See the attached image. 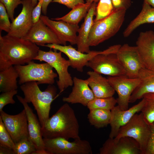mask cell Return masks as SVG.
I'll return each mask as SVG.
<instances>
[{"instance_id":"obj_1","label":"cell","mask_w":154,"mask_h":154,"mask_svg":"<svg viewBox=\"0 0 154 154\" xmlns=\"http://www.w3.org/2000/svg\"><path fill=\"white\" fill-rule=\"evenodd\" d=\"M0 33V71L13 65H23L34 60L39 48L22 38Z\"/></svg>"},{"instance_id":"obj_2","label":"cell","mask_w":154,"mask_h":154,"mask_svg":"<svg viewBox=\"0 0 154 154\" xmlns=\"http://www.w3.org/2000/svg\"><path fill=\"white\" fill-rule=\"evenodd\" d=\"M43 138H80L79 125L75 112L67 103L61 106L41 127Z\"/></svg>"},{"instance_id":"obj_3","label":"cell","mask_w":154,"mask_h":154,"mask_svg":"<svg viewBox=\"0 0 154 154\" xmlns=\"http://www.w3.org/2000/svg\"><path fill=\"white\" fill-rule=\"evenodd\" d=\"M25 101L31 103L36 111L41 127L49 117L51 105L57 97V89L52 85H49L44 91L40 89L36 81H31L21 85Z\"/></svg>"},{"instance_id":"obj_4","label":"cell","mask_w":154,"mask_h":154,"mask_svg":"<svg viewBox=\"0 0 154 154\" xmlns=\"http://www.w3.org/2000/svg\"><path fill=\"white\" fill-rule=\"evenodd\" d=\"M126 11L114 9L106 17L94 21L88 37L89 46H97L115 35L123 24Z\"/></svg>"},{"instance_id":"obj_5","label":"cell","mask_w":154,"mask_h":154,"mask_svg":"<svg viewBox=\"0 0 154 154\" xmlns=\"http://www.w3.org/2000/svg\"><path fill=\"white\" fill-rule=\"evenodd\" d=\"M19 75V84L22 85L31 81H36L38 85H53L57 74L48 63L39 64L32 61L25 65L14 66Z\"/></svg>"},{"instance_id":"obj_6","label":"cell","mask_w":154,"mask_h":154,"mask_svg":"<svg viewBox=\"0 0 154 154\" xmlns=\"http://www.w3.org/2000/svg\"><path fill=\"white\" fill-rule=\"evenodd\" d=\"M150 134L149 125L141 112L135 114L127 123L121 127L114 139L117 140L123 137H131L138 143L141 154H145Z\"/></svg>"},{"instance_id":"obj_7","label":"cell","mask_w":154,"mask_h":154,"mask_svg":"<svg viewBox=\"0 0 154 154\" xmlns=\"http://www.w3.org/2000/svg\"><path fill=\"white\" fill-rule=\"evenodd\" d=\"M54 50L45 51L39 49L34 60L45 62L55 69L58 76L56 82L60 93L73 84V79L68 71V68L70 66L69 60L62 56V52Z\"/></svg>"},{"instance_id":"obj_8","label":"cell","mask_w":154,"mask_h":154,"mask_svg":"<svg viewBox=\"0 0 154 154\" xmlns=\"http://www.w3.org/2000/svg\"><path fill=\"white\" fill-rule=\"evenodd\" d=\"M45 149L51 154H92L89 142L80 138L72 141L62 137L43 138Z\"/></svg>"},{"instance_id":"obj_9","label":"cell","mask_w":154,"mask_h":154,"mask_svg":"<svg viewBox=\"0 0 154 154\" xmlns=\"http://www.w3.org/2000/svg\"><path fill=\"white\" fill-rule=\"evenodd\" d=\"M87 66L101 74L110 76L125 75L116 54H104L101 51L89 60Z\"/></svg>"},{"instance_id":"obj_10","label":"cell","mask_w":154,"mask_h":154,"mask_svg":"<svg viewBox=\"0 0 154 154\" xmlns=\"http://www.w3.org/2000/svg\"><path fill=\"white\" fill-rule=\"evenodd\" d=\"M110 84L117 93V104L122 110L128 109L129 100L133 91L139 85L140 80L138 78H129L125 75L110 76L107 78Z\"/></svg>"},{"instance_id":"obj_11","label":"cell","mask_w":154,"mask_h":154,"mask_svg":"<svg viewBox=\"0 0 154 154\" xmlns=\"http://www.w3.org/2000/svg\"><path fill=\"white\" fill-rule=\"evenodd\" d=\"M116 54L125 75L129 78H137L139 72L144 68L136 46L125 44L121 46Z\"/></svg>"},{"instance_id":"obj_12","label":"cell","mask_w":154,"mask_h":154,"mask_svg":"<svg viewBox=\"0 0 154 154\" xmlns=\"http://www.w3.org/2000/svg\"><path fill=\"white\" fill-rule=\"evenodd\" d=\"M0 117L15 143L29 138L28 121L24 109L19 114L11 115L3 110Z\"/></svg>"},{"instance_id":"obj_13","label":"cell","mask_w":154,"mask_h":154,"mask_svg":"<svg viewBox=\"0 0 154 154\" xmlns=\"http://www.w3.org/2000/svg\"><path fill=\"white\" fill-rule=\"evenodd\" d=\"M40 19L54 33L62 45H66L67 42L72 45L76 44V33L79 28L78 25L61 20L54 21L45 15H41Z\"/></svg>"},{"instance_id":"obj_14","label":"cell","mask_w":154,"mask_h":154,"mask_svg":"<svg viewBox=\"0 0 154 154\" xmlns=\"http://www.w3.org/2000/svg\"><path fill=\"white\" fill-rule=\"evenodd\" d=\"M23 7L18 15L12 21L10 29L7 35L23 38L30 30L33 25L32 13L35 7L32 0H23Z\"/></svg>"},{"instance_id":"obj_15","label":"cell","mask_w":154,"mask_h":154,"mask_svg":"<svg viewBox=\"0 0 154 154\" xmlns=\"http://www.w3.org/2000/svg\"><path fill=\"white\" fill-rule=\"evenodd\" d=\"M100 154H141L139 145L133 138L124 137L117 140L109 137L99 149Z\"/></svg>"},{"instance_id":"obj_16","label":"cell","mask_w":154,"mask_h":154,"mask_svg":"<svg viewBox=\"0 0 154 154\" xmlns=\"http://www.w3.org/2000/svg\"><path fill=\"white\" fill-rule=\"evenodd\" d=\"M44 46L51 49L58 50L64 53L68 58L70 66L80 72L83 71V68L85 66H87L90 60L101 52L91 51L88 53H85L76 50L70 45L67 46L56 44H47Z\"/></svg>"},{"instance_id":"obj_17","label":"cell","mask_w":154,"mask_h":154,"mask_svg":"<svg viewBox=\"0 0 154 154\" xmlns=\"http://www.w3.org/2000/svg\"><path fill=\"white\" fill-rule=\"evenodd\" d=\"M145 102V100L143 98L137 104L125 110L120 109L118 105L115 106L111 110V118L110 124L111 131L109 137H115L120 128L127 123L135 114L141 112Z\"/></svg>"},{"instance_id":"obj_18","label":"cell","mask_w":154,"mask_h":154,"mask_svg":"<svg viewBox=\"0 0 154 154\" xmlns=\"http://www.w3.org/2000/svg\"><path fill=\"white\" fill-rule=\"evenodd\" d=\"M136 46L144 68L154 69V32L150 30L140 33Z\"/></svg>"},{"instance_id":"obj_19","label":"cell","mask_w":154,"mask_h":154,"mask_svg":"<svg viewBox=\"0 0 154 154\" xmlns=\"http://www.w3.org/2000/svg\"><path fill=\"white\" fill-rule=\"evenodd\" d=\"M23 39L37 45L44 46L46 44H61L53 32L40 19L33 24Z\"/></svg>"},{"instance_id":"obj_20","label":"cell","mask_w":154,"mask_h":154,"mask_svg":"<svg viewBox=\"0 0 154 154\" xmlns=\"http://www.w3.org/2000/svg\"><path fill=\"white\" fill-rule=\"evenodd\" d=\"M16 97L23 106L26 112L28 121L29 139L34 145L37 150L45 149L42 134L41 126L39 120L24 98L18 95Z\"/></svg>"},{"instance_id":"obj_21","label":"cell","mask_w":154,"mask_h":154,"mask_svg":"<svg viewBox=\"0 0 154 154\" xmlns=\"http://www.w3.org/2000/svg\"><path fill=\"white\" fill-rule=\"evenodd\" d=\"M73 79L74 86L72 92L68 97L62 98L63 101L72 104H80L87 106L88 103L95 97L87 80L76 77Z\"/></svg>"},{"instance_id":"obj_22","label":"cell","mask_w":154,"mask_h":154,"mask_svg":"<svg viewBox=\"0 0 154 154\" xmlns=\"http://www.w3.org/2000/svg\"><path fill=\"white\" fill-rule=\"evenodd\" d=\"M97 3L93 2L85 17L84 21L79 28L77 36V50L82 53H88L91 51L88 44V39L95 15Z\"/></svg>"},{"instance_id":"obj_23","label":"cell","mask_w":154,"mask_h":154,"mask_svg":"<svg viewBox=\"0 0 154 154\" xmlns=\"http://www.w3.org/2000/svg\"><path fill=\"white\" fill-rule=\"evenodd\" d=\"M89 78L87 79L88 85L95 97L105 98L113 96L115 91L107 78L93 71L87 72Z\"/></svg>"},{"instance_id":"obj_24","label":"cell","mask_w":154,"mask_h":154,"mask_svg":"<svg viewBox=\"0 0 154 154\" xmlns=\"http://www.w3.org/2000/svg\"><path fill=\"white\" fill-rule=\"evenodd\" d=\"M138 78L140 82L132 93L129 103H133L142 99L147 93L154 92V69L142 68L139 72Z\"/></svg>"},{"instance_id":"obj_25","label":"cell","mask_w":154,"mask_h":154,"mask_svg":"<svg viewBox=\"0 0 154 154\" xmlns=\"http://www.w3.org/2000/svg\"><path fill=\"white\" fill-rule=\"evenodd\" d=\"M154 23V7L143 1L139 14L131 21L123 33L125 37H128L137 28L145 23Z\"/></svg>"},{"instance_id":"obj_26","label":"cell","mask_w":154,"mask_h":154,"mask_svg":"<svg viewBox=\"0 0 154 154\" xmlns=\"http://www.w3.org/2000/svg\"><path fill=\"white\" fill-rule=\"evenodd\" d=\"M19 75L14 66L0 71V92H5L17 90Z\"/></svg>"},{"instance_id":"obj_27","label":"cell","mask_w":154,"mask_h":154,"mask_svg":"<svg viewBox=\"0 0 154 154\" xmlns=\"http://www.w3.org/2000/svg\"><path fill=\"white\" fill-rule=\"evenodd\" d=\"M92 3L86 2L79 4L64 16L51 19L56 21L61 20L71 24L78 25L85 17Z\"/></svg>"},{"instance_id":"obj_28","label":"cell","mask_w":154,"mask_h":154,"mask_svg":"<svg viewBox=\"0 0 154 154\" xmlns=\"http://www.w3.org/2000/svg\"><path fill=\"white\" fill-rule=\"evenodd\" d=\"M87 118L90 124L99 129L110 124L111 118V110L95 109L89 110Z\"/></svg>"},{"instance_id":"obj_29","label":"cell","mask_w":154,"mask_h":154,"mask_svg":"<svg viewBox=\"0 0 154 154\" xmlns=\"http://www.w3.org/2000/svg\"><path fill=\"white\" fill-rule=\"evenodd\" d=\"M143 98L145 102L141 112L146 122L150 125L154 122V92L146 94Z\"/></svg>"},{"instance_id":"obj_30","label":"cell","mask_w":154,"mask_h":154,"mask_svg":"<svg viewBox=\"0 0 154 154\" xmlns=\"http://www.w3.org/2000/svg\"><path fill=\"white\" fill-rule=\"evenodd\" d=\"M117 99L113 96L105 98H95L90 102L87 107L89 110L95 109L111 110L117 104Z\"/></svg>"},{"instance_id":"obj_31","label":"cell","mask_w":154,"mask_h":154,"mask_svg":"<svg viewBox=\"0 0 154 154\" xmlns=\"http://www.w3.org/2000/svg\"><path fill=\"white\" fill-rule=\"evenodd\" d=\"M114 9L112 0H99L96 6V17L94 21L106 17L111 13Z\"/></svg>"},{"instance_id":"obj_32","label":"cell","mask_w":154,"mask_h":154,"mask_svg":"<svg viewBox=\"0 0 154 154\" xmlns=\"http://www.w3.org/2000/svg\"><path fill=\"white\" fill-rule=\"evenodd\" d=\"M36 149L29 138L23 139L15 144V154H32Z\"/></svg>"},{"instance_id":"obj_33","label":"cell","mask_w":154,"mask_h":154,"mask_svg":"<svg viewBox=\"0 0 154 154\" xmlns=\"http://www.w3.org/2000/svg\"><path fill=\"white\" fill-rule=\"evenodd\" d=\"M15 146V143L0 117V146L9 148L14 151Z\"/></svg>"},{"instance_id":"obj_34","label":"cell","mask_w":154,"mask_h":154,"mask_svg":"<svg viewBox=\"0 0 154 154\" xmlns=\"http://www.w3.org/2000/svg\"><path fill=\"white\" fill-rule=\"evenodd\" d=\"M9 17L4 5L0 2V33L2 31L7 33L10 29L11 23Z\"/></svg>"},{"instance_id":"obj_35","label":"cell","mask_w":154,"mask_h":154,"mask_svg":"<svg viewBox=\"0 0 154 154\" xmlns=\"http://www.w3.org/2000/svg\"><path fill=\"white\" fill-rule=\"evenodd\" d=\"M17 90L2 92L0 95V112L6 105L9 104H14L15 101L13 99L14 95L17 94Z\"/></svg>"},{"instance_id":"obj_36","label":"cell","mask_w":154,"mask_h":154,"mask_svg":"<svg viewBox=\"0 0 154 154\" xmlns=\"http://www.w3.org/2000/svg\"><path fill=\"white\" fill-rule=\"evenodd\" d=\"M23 0H0V2L5 6L11 21L14 19V14L15 9L18 6L22 4Z\"/></svg>"},{"instance_id":"obj_37","label":"cell","mask_w":154,"mask_h":154,"mask_svg":"<svg viewBox=\"0 0 154 154\" xmlns=\"http://www.w3.org/2000/svg\"><path fill=\"white\" fill-rule=\"evenodd\" d=\"M149 125L151 134L145 154H154V122Z\"/></svg>"},{"instance_id":"obj_38","label":"cell","mask_w":154,"mask_h":154,"mask_svg":"<svg viewBox=\"0 0 154 154\" xmlns=\"http://www.w3.org/2000/svg\"><path fill=\"white\" fill-rule=\"evenodd\" d=\"M42 2L43 0L39 1L32 10V17L33 24L38 22L40 19Z\"/></svg>"},{"instance_id":"obj_39","label":"cell","mask_w":154,"mask_h":154,"mask_svg":"<svg viewBox=\"0 0 154 154\" xmlns=\"http://www.w3.org/2000/svg\"><path fill=\"white\" fill-rule=\"evenodd\" d=\"M114 9L127 10L131 5V0H112Z\"/></svg>"},{"instance_id":"obj_40","label":"cell","mask_w":154,"mask_h":154,"mask_svg":"<svg viewBox=\"0 0 154 154\" xmlns=\"http://www.w3.org/2000/svg\"><path fill=\"white\" fill-rule=\"evenodd\" d=\"M52 2L58 3L72 9L79 4L84 3V0H53Z\"/></svg>"},{"instance_id":"obj_41","label":"cell","mask_w":154,"mask_h":154,"mask_svg":"<svg viewBox=\"0 0 154 154\" xmlns=\"http://www.w3.org/2000/svg\"><path fill=\"white\" fill-rule=\"evenodd\" d=\"M41 0H32V4L35 7L37 4V1H40ZM53 0H43L42 5V11L44 15H46L47 13L48 6L49 3L52 2Z\"/></svg>"},{"instance_id":"obj_42","label":"cell","mask_w":154,"mask_h":154,"mask_svg":"<svg viewBox=\"0 0 154 154\" xmlns=\"http://www.w3.org/2000/svg\"><path fill=\"white\" fill-rule=\"evenodd\" d=\"M0 154H15L13 149L0 146Z\"/></svg>"},{"instance_id":"obj_43","label":"cell","mask_w":154,"mask_h":154,"mask_svg":"<svg viewBox=\"0 0 154 154\" xmlns=\"http://www.w3.org/2000/svg\"><path fill=\"white\" fill-rule=\"evenodd\" d=\"M32 154H51V153L50 152L44 149L36 150L33 152Z\"/></svg>"},{"instance_id":"obj_44","label":"cell","mask_w":154,"mask_h":154,"mask_svg":"<svg viewBox=\"0 0 154 154\" xmlns=\"http://www.w3.org/2000/svg\"><path fill=\"white\" fill-rule=\"evenodd\" d=\"M151 7H154V0H143Z\"/></svg>"},{"instance_id":"obj_45","label":"cell","mask_w":154,"mask_h":154,"mask_svg":"<svg viewBox=\"0 0 154 154\" xmlns=\"http://www.w3.org/2000/svg\"><path fill=\"white\" fill-rule=\"evenodd\" d=\"M99 0H86V2L92 3L93 2L97 3Z\"/></svg>"}]
</instances>
